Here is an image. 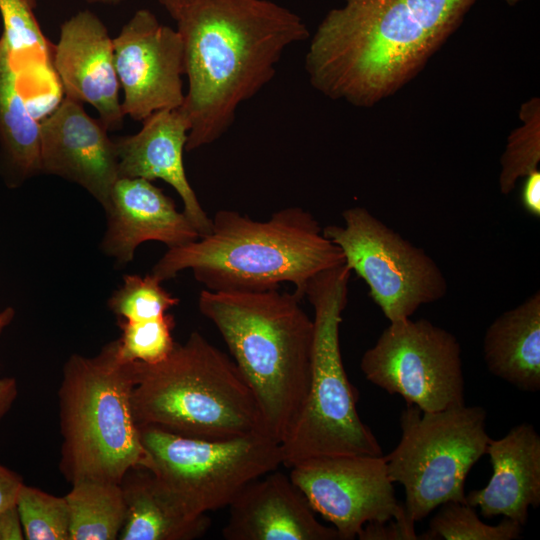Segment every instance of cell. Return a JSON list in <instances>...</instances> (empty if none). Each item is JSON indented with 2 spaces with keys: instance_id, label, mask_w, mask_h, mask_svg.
<instances>
[{
  "instance_id": "cell-1",
  "label": "cell",
  "mask_w": 540,
  "mask_h": 540,
  "mask_svg": "<svg viewBox=\"0 0 540 540\" xmlns=\"http://www.w3.org/2000/svg\"><path fill=\"white\" fill-rule=\"evenodd\" d=\"M478 0H345L310 41L311 85L332 100L370 108L425 67Z\"/></svg>"
},
{
  "instance_id": "cell-2",
  "label": "cell",
  "mask_w": 540,
  "mask_h": 540,
  "mask_svg": "<svg viewBox=\"0 0 540 540\" xmlns=\"http://www.w3.org/2000/svg\"><path fill=\"white\" fill-rule=\"evenodd\" d=\"M175 21L188 78L179 107L187 151L218 140L274 77L285 49L309 37L301 17L270 0H192Z\"/></svg>"
},
{
  "instance_id": "cell-3",
  "label": "cell",
  "mask_w": 540,
  "mask_h": 540,
  "mask_svg": "<svg viewBox=\"0 0 540 540\" xmlns=\"http://www.w3.org/2000/svg\"><path fill=\"white\" fill-rule=\"evenodd\" d=\"M343 263L341 249L301 207L281 209L266 221L219 210L209 234L168 248L151 274L163 282L190 269L205 289L223 292L266 291L288 282L302 300L313 276Z\"/></svg>"
},
{
  "instance_id": "cell-4",
  "label": "cell",
  "mask_w": 540,
  "mask_h": 540,
  "mask_svg": "<svg viewBox=\"0 0 540 540\" xmlns=\"http://www.w3.org/2000/svg\"><path fill=\"white\" fill-rule=\"evenodd\" d=\"M293 292L210 291L200 312L218 329L251 388L265 433L281 443L298 419L311 381L313 319Z\"/></svg>"
},
{
  "instance_id": "cell-5",
  "label": "cell",
  "mask_w": 540,
  "mask_h": 540,
  "mask_svg": "<svg viewBox=\"0 0 540 540\" xmlns=\"http://www.w3.org/2000/svg\"><path fill=\"white\" fill-rule=\"evenodd\" d=\"M131 395L138 426L221 440L265 433L256 398L234 360L200 332L155 364L134 361Z\"/></svg>"
},
{
  "instance_id": "cell-6",
  "label": "cell",
  "mask_w": 540,
  "mask_h": 540,
  "mask_svg": "<svg viewBox=\"0 0 540 540\" xmlns=\"http://www.w3.org/2000/svg\"><path fill=\"white\" fill-rule=\"evenodd\" d=\"M134 385V361L120 360L116 341L93 357L67 359L58 390L59 468L67 482L120 484L128 470L145 467L147 455L131 406Z\"/></svg>"
},
{
  "instance_id": "cell-7",
  "label": "cell",
  "mask_w": 540,
  "mask_h": 540,
  "mask_svg": "<svg viewBox=\"0 0 540 540\" xmlns=\"http://www.w3.org/2000/svg\"><path fill=\"white\" fill-rule=\"evenodd\" d=\"M343 263L313 276L304 297L314 310L311 381L302 411L280 443L282 465L338 455H383L371 429L361 420L358 391L342 360L339 330L351 275Z\"/></svg>"
},
{
  "instance_id": "cell-8",
  "label": "cell",
  "mask_w": 540,
  "mask_h": 540,
  "mask_svg": "<svg viewBox=\"0 0 540 540\" xmlns=\"http://www.w3.org/2000/svg\"><path fill=\"white\" fill-rule=\"evenodd\" d=\"M486 418L483 407L465 404L436 412L413 405L402 410L400 441L384 458L391 481L404 487L411 525L446 502L466 503L467 475L491 439Z\"/></svg>"
},
{
  "instance_id": "cell-9",
  "label": "cell",
  "mask_w": 540,
  "mask_h": 540,
  "mask_svg": "<svg viewBox=\"0 0 540 540\" xmlns=\"http://www.w3.org/2000/svg\"><path fill=\"white\" fill-rule=\"evenodd\" d=\"M138 429L144 468L197 513L228 507L247 484L282 465L280 443L264 433L207 440Z\"/></svg>"
},
{
  "instance_id": "cell-10",
  "label": "cell",
  "mask_w": 540,
  "mask_h": 540,
  "mask_svg": "<svg viewBox=\"0 0 540 540\" xmlns=\"http://www.w3.org/2000/svg\"><path fill=\"white\" fill-rule=\"evenodd\" d=\"M344 225L323 228L342 251L345 264L365 281L389 322L410 318L420 306L442 299L447 280L426 251L404 239L368 209L342 212Z\"/></svg>"
},
{
  "instance_id": "cell-11",
  "label": "cell",
  "mask_w": 540,
  "mask_h": 540,
  "mask_svg": "<svg viewBox=\"0 0 540 540\" xmlns=\"http://www.w3.org/2000/svg\"><path fill=\"white\" fill-rule=\"evenodd\" d=\"M360 369L369 382L421 411L465 404L460 343L427 319L391 322L362 355Z\"/></svg>"
},
{
  "instance_id": "cell-12",
  "label": "cell",
  "mask_w": 540,
  "mask_h": 540,
  "mask_svg": "<svg viewBox=\"0 0 540 540\" xmlns=\"http://www.w3.org/2000/svg\"><path fill=\"white\" fill-rule=\"evenodd\" d=\"M290 479L308 503L339 534L355 539L369 522L396 520L416 536L395 496L384 455H338L307 459L290 468Z\"/></svg>"
},
{
  "instance_id": "cell-13",
  "label": "cell",
  "mask_w": 540,
  "mask_h": 540,
  "mask_svg": "<svg viewBox=\"0 0 540 540\" xmlns=\"http://www.w3.org/2000/svg\"><path fill=\"white\" fill-rule=\"evenodd\" d=\"M124 116L143 121L184 101V46L177 31L147 9L137 10L113 38Z\"/></svg>"
},
{
  "instance_id": "cell-14",
  "label": "cell",
  "mask_w": 540,
  "mask_h": 540,
  "mask_svg": "<svg viewBox=\"0 0 540 540\" xmlns=\"http://www.w3.org/2000/svg\"><path fill=\"white\" fill-rule=\"evenodd\" d=\"M82 103L65 97L40 123V171L80 185L102 206L119 179L115 140Z\"/></svg>"
},
{
  "instance_id": "cell-15",
  "label": "cell",
  "mask_w": 540,
  "mask_h": 540,
  "mask_svg": "<svg viewBox=\"0 0 540 540\" xmlns=\"http://www.w3.org/2000/svg\"><path fill=\"white\" fill-rule=\"evenodd\" d=\"M52 66L67 98L93 106L109 131L122 127L113 38L97 15L82 10L61 24Z\"/></svg>"
},
{
  "instance_id": "cell-16",
  "label": "cell",
  "mask_w": 540,
  "mask_h": 540,
  "mask_svg": "<svg viewBox=\"0 0 540 540\" xmlns=\"http://www.w3.org/2000/svg\"><path fill=\"white\" fill-rule=\"evenodd\" d=\"M227 540H340L320 523L305 496L278 469L247 484L229 504Z\"/></svg>"
},
{
  "instance_id": "cell-17",
  "label": "cell",
  "mask_w": 540,
  "mask_h": 540,
  "mask_svg": "<svg viewBox=\"0 0 540 540\" xmlns=\"http://www.w3.org/2000/svg\"><path fill=\"white\" fill-rule=\"evenodd\" d=\"M104 210L107 228L101 249L120 264L131 262L136 248L146 241L173 248L199 238L184 212L146 179L119 178Z\"/></svg>"
},
{
  "instance_id": "cell-18",
  "label": "cell",
  "mask_w": 540,
  "mask_h": 540,
  "mask_svg": "<svg viewBox=\"0 0 540 540\" xmlns=\"http://www.w3.org/2000/svg\"><path fill=\"white\" fill-rule=\"evenodd\" d=\"M135 134L115 139L119 178L163 180L172 186L184 206V214L199 237L210 233L212 219L201 207L184 169L189 123L180 108L161 110L142 121Z\"/></svg>"
},
{
  "instance_id": "cell-19",
  "label": "cell",
  "mask_w": 540,
  "mask_h": 540,
  "mask_svg": "<svg viewBox=\"0 0 540 540\" xmlns=\"http://www.w3.org/2000/svg\"><path fill=\"white\" fill-rule=\"evenodd\" d=\"M492 464L488 484L466 495L485 518L502 515L525 525L529 508L540 505V436L528 423L514 426L500 439H490L486 453Z\"/></svg>"
},
{
  "instance_id": "cell-20",
  "label": "cell",
  "mask_w": 540,
  "mask_h": 540,
  "mask_svg": "<svg viewBox=\"0 0 540 540\" xmlns=\"http://www.w3.org/2000/svg\"><path fill=\"white\" fill-rule=\"evenodd\" d=\"M120 485L126 506L120 540H192L210 527L206 513L187 507L147 468H131Z\"/></svg>"
},
{
  "instance_id": "cell-21",
  "label": "cell",
  "mask_w": 540,
  "mask_h": 540,
  "mask_svg": "<svg viewBox=\"0 0 540 540\" xmlns=\"http://www.w3.org/2000/svg\"><path fill=\"white\" fill-rule=\"evenodd\" d=\"M483 356L488 371L524 392L540 390V292L501 313L487 327Z\"/></svg>"
},
{
  "instance_id": "cell-22",
  "label": "cell",
  "mask_w": 540,
  "mask_h": 540,
  "mask_svg": "<svg viewBox=\"0 0 540 540\" xmlns=\"http://www.w3.org/2000/svg\"><path fill=\"white\" fill-rule=\"evenodd\" d=\"M40 171V122L35 118L0 37V175L15 188Z\"/></svg>"
},
{
  "instance_id": "cell-23",
  "label": "cell",
  "mask_w": 540,
  "mask_h": 540,
  "mask_svg": "<svg viewBox=\"0 0 540 540\" xmlns=\"http://www.w3.org/2000/svg\"><path fill=\"white\" fill-rule=\"evenodd\" d=\"M64 496L70 517L69 540H115L123 528L126 506L121 485L82 480Z\"/></svg>"
},
{
  "instance_id": "cell-24",
  "label": "cell",
  "mask_w": 540,
  "mask_h": 540,
  "mask_svg": "<svg viewBox=\"0 0 540 540\" xmlns=\"http://www.w3.org/2000/svg\"><path fill=\"white\" fill-rule=\"evenodd\" d=\"M33 11L25 0H0L1 38L8 48L21 86L33 81L35 72L41 75L43 70L53 68V45L43 34Z\"/></svg>"
},
{
  "instance_id": "cell-25",
  "label": "cell",
  "mask_w": 540,
  "mask_h": 540,
  "mask_svg": "<svg viewBox=\"0 0 540 540\" xmlns=\"http://www.w3.org/2000/svg\"><path fill=\"white\" fill-rule=\"evenodd\" d=\"M522 122L509 134L500 158L499 188L510 194L518 180L538 169L540 162V99L533 97L519 109Z\"/></svg>"
},
{
  "instance_id": "cell-26",
  "label": "cell",
  "mask_w": 540,
  "mask_h": 540,
  "mask_svg": "<svg viewBox=\"0 0 540 540\" xmlns=\"http://www.w3.org/2000/svg\"><path fill=\"white\" fill-rule=\"evenodd\" d=\"M429 522L428 530L418 539L422 540H514L521 537L523 525L504 518L497 525L480 520L475 507L467 503L449 501Z\"/></svg>"
},
{
  "instance_id": "cell-27",
  "label": "cell",
  "mask_w": 540,
  "mask_h": 540,
  "mask_svg": "<svg viewBox=\"0 0 540 540\" xmlns=\"http://www.w3.org/2000/svg\"><path fill=\"white\" fill-rule=\"evenodd\" d=\"M16 509L27 540H69L70 517L66 499L23 484Z\"/></svg>"
},
{
  "instance_id": "cell-28",
  "label": "cell",
  "mask_w": 540,
  "mask_h": 540,
  "mask_svg": "<svg viewBox=\"0 0 540 540\" xmlns=\"http://www.w3.org/2000/svg\"><path fill=\"white\" fill-rule=\"evenodd\" d=\"M119 325L122 334L116 340L117 353L123 362L155 364L167 358L175 346V321L170 314L143 321L120 320Z\"/></svg>"
},
{
  "instance_id": "cell-29",
  "label": "cell",
  "mask_w": 540,
  "mask_h": 540,
  "mask_svg": "<svg viewBox=\"0 0 540 540\" xmlns=\"http://www.w3.org/2000/svg\"><path fill=\"white\" fill-rule=\"evenodd\" d=\"M153 274L125 275L122 285L108 300V307L120 320L143 321L164 315L179 303Z\"/></svg>"
},
{
  "instance_id": "cell-30",
  "label": "cell",
  "mask_w": 540,
  "mask_h": 540,
  "mask_svg": "<svg viewBox=\"0 0 540 540\" xmlns=\"http://www.w3.org/2000/svg\"><path fill=\"white\" fill-rule=\"evenodd\" d=\"M360 540H416L396 520L366 523L357 536Z\"/></svg>"
},
{
  "instance_id": "cell-31",
  "label": "cell",
  "mask_w": 540,
  "mask_h": 540,
  "mask_svg": "<svg viewBox=\"0 0 540 540\" xmlns=\"http://www.w3.org/2000/svg\"><path fill=\"white\" fill-rule=\"evenodd\" d=\"M15 311L7 307L0 311V334L12 322ZM18 395L17 382L12 377H0V422L11 409Z\"/></svg>"
},
{
  "instance_id": "cell-32",
  "label": "cell",
  "mask_w": 540,
  "mask_h": 540,
  "mask_svg": "<svg viewBox=\"0 0 540 540\" xmlns=\"http://www.w3.org/2000/svg\"><path fill=\"white\" fill-rule=\"evenodd\" d=\"M23 484L20 475L0 463V512L16 505Z\"/></svg>"
},
{
  "instance_id": "cell-33",
  "label": "cell",
  "mask_w": 540,
  "mask_h": 540,
  "mask_svg": "<svg viewBox=\"0 0 540 540\" xmlns=\"http://www.w3.org/2000/svg\"><path fill=\"white\" fill-rule=\"evenodd\" d=\"M523 208L532 216L540 217V171L531 172L524 177L521 191Z\"/></svg>"
},
{
  "instance_id": "cell-34",
  "label": "cell",
  "mask_w": 540,
  "mask_h": 540,
  "mask_svg": "<svg viewBox=\"0 0 540 540\" xmlns=\"http://www.w3.org/2000/svg\"><path fill=\"white\" fill-rule=\"evenodd\" d=\"M23 529L16 505L0 512V540H22Z\"/></svg>"
},
{
  "instance_id": "cell-35",
  "label": "cell",
  "mask_w": 540,
  "mask_h": 540,
  "mask_svg": "<svg viewBox=\"0 0 540 540\" xmlns=\"http://www.w3.org/2000/svg\"><path fill=\"white\" fill-rule=\"evenodd\" d=\"M191 1L192 0H159L160 4L167 10L174 20L178 18L182 10Z\"/></svg>"
},
{
  "instance_id": "cell-36",
  "label": "cell",
  "mask_w": 540,
  "mask_h": 540,
  "mask_svg": "<svg viewBox=\"0 0 540 540\" xmlns=\"http://www.w3.org/2000/svg\"><path fill=\"white\" fill-rule=\"evenodd\" d=\"M89 4L118 5L126 0H85Z\"/></svg>"
},
{
  "instance_id": "cell-37",
  "label": "cell",
  "mask_w": 540,
  "mask_h": 540,
  "mask_svg": "<svg viewBox=\"0 0 540 540\" xmlns=\"http://www.w3.org/2000/svg\"><path fill=\"white\" fill-rule=\"evenodd\" d=\"M33 9L37 7L38 0H25Z\"/></svg>"
},
{
  "instance_id": "cell-38",
  "label": "cell",
  "mask_w": 540,
  "mask_h": 540,
  "mask_svg": "<svg viewBox=\"0 0 540 540\" xmlns=\"http://www.w3.org/2000/svg\"><path fill=\"white\" fill-rule=\"evenodd\" d=\"M519 1H521V0H506V2H507L510 6H514V5L517 4Z\"/></svg>"
}]
</instances>
